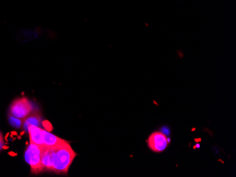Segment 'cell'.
Listing matches in <instances>:
<instances>
[{
  "mask_svg": "<svg viewBox=\"0 0 236 177\" xmlns=\"http://www.w3.org/2000/svg\"><path fill=\"white\" fill-rule=\"evenodd\" d=\"M76 153L68 141L61 143L49 148L50 170L57 174H67L69 169L76 158Z\"/></svg>",
  "mask_w": 236,
  "mask_h": 177,
  "instance_id": "6da1fadb",
  "label": "cell"
},
{
  "mask_svg": "<svg viewBox=\"0 0 236 177\" xmlns=\"http://www.w3.org/2000/svg\"><path fill=\"white\" fill-rule=\"evenodd\" d=\"M33 112V107L29 99L26 97H21L12 102L9 107V115L24 121Z\"/></svg>",
  "mask_w": 236,
  "mask_h": 177,
  "instance_id": "7a4b0ae2",
  "label": "cell"
},
{
  "mask_svg": "<svg viewBox=\"0 0 236 177\" xmlns=\"http://www.w3.org/2000/svg\"><path fill=\"white\" fill-rule=\"evenodd\" d=\"M41 155L42 149L33 143H30L25 151V159L31 166L33 174H37L42 172Z\"/></svg>",
  "mask_w": 236,
  "mask_h": 177,
  "instance_id": "3957f363",
  "label": "cell"
},
{
  "mask_svg": "<svg viewBox=\"0 0 236 177\" xmlns=\"http://www.w3.org/2000/svg\"><path fill=\"white\" fill-rule=\"evenodd\" d=\"M170 140L160 131H155L149 136L147 145L151 150L156 153L164 152L170 143Z\"/></svg>",
  "mask_w": 236,
  "mask_h": 177,
  "instance_id": "277c9868",
  "label": "cell"
},
{
  "mask_svg": "<svg viewBox=\"0 0 236 177\" xmlns=\"http://www.w3.org/2000/svg\"><path fill=\"white\" fill-rule=\"evenodd\" d=\"M42 130L38 126H29L28 133L29 135V141L30 143H33L39 146L40 148L42 149L45 147L43 142V134H42Z\"/></svg>",
  "mask_w": 236,
  "mask_h": 177,
  "instance_id": "5b68a950",
  "label": "cell"
},
{
  "mask_svg": "<svg viewBox=\"0 0 236 177\" xmlns=\"http://www.w3.org/2000/svg\"><path fill=\"white\" fill-rule=\"evenodd\" d=\"M41 121H42V118L41 115H40V114L33 112L24 121L23 125H24V128L25 129V131L28 132L29 126H31L40 127V126L41 125Z\"/></svg>",
  "mask_w": 236,
  "mask_h": 177,
  "instance_id": "8992f818",
  "label": "cell"
},
{
  "mask_svg": "<svg viewBox=\"0 0 236 177\" xmlns=\"http://www.w3.org/2000/svg\"><path fill=\"white\" fill-rule=\"evenodd\" d=\"M42 134H43V142L45 146H53L64 141V139L60 138L46 130H42Z\"/></svg>",
  "mask_w": 236,
  "mask_h": 177,
  "instance_id": "52a82bcc",
  "label": "cell"
},
{
  "mask_svg": "<svg viewBox=\"0 0 236 177\" xmlns=\"http://www.w3.org/2000/svg\"><path fill=\"white\" fill-rule=\"evenodd\" d=\"M9 121L10 124H11L12 126H14L15 127V128H17V129L20 128L24 123V121L21 120V119L15 118V117L10 116V115H9Z\"/></svg>",
  "mask_w": 236,
  "mask_h": 177,
  "instance_id": "ba28073f",
  "label": "cell"
},
{
  "mask_svg": "<svg viewBox=\"0 0 236 177\" xmlns=\"http://www.w3.org/2000/svg\"><path fill=\"white\" fill-rule=\"evenodd\" d=\"M2 148H3V139H2L1 133H0V150Z\"/></svg>",
  "mask_w": 236,
  "mask_h": 177,
  "instance_id": "9c48e42d",
  "label": "cell"
}]
</instances>
